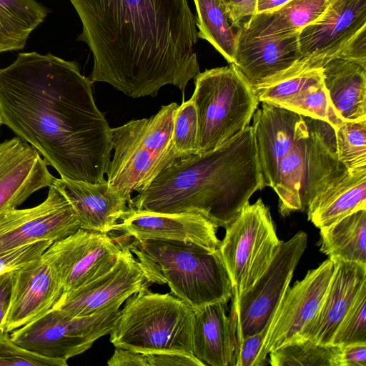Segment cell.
<instances>
[{
  "label": "cell",
  "mask_w": 366,
  "mask_h": 366,
  "mask_svg": "<svg viewBox=\"0 0 366 366\" xmlns=\"http://www.w3.org/2000/svg\"><path fill=\"white\" fill-rule=\"evenodd\" d=\"M92 84L75 61L51 53H19L0 68L3 124L61 178L97 183L111 159L112 128L95 104Z\"/></svg>",
  "instance_id": "cell-1"
},
{
  "label": "cell",
  "mask_w": 366,
  "mask_h": 366,
  "mask_svg": "<svg viewBox=\"0 0 366 366\" xmlns=\"http://www.w3.org/2000/svg\"><path fill=\"white\" fill-rule=\"evenodd\" d=\"M93 56L90 79L132 98L171 84L184 92L200 72L188 0H69Z\"/></svg>",
  "instance_id": "cell-2"
},
{
  "label": "cell",
  "mask_w": 366,
  "mask_h": 366,
  "mask_svg": "<svg viewBox=\"0 0 366 366\" xmlns=\"http://www.w3.org/2000/svg\"><path fill=\"white\" fill-rule=\"evenodd\" d=\"M264 187L249 125L213 150L172 160L132 198L129 207L157 213H197L225 229Z\"/></svg>",
  "instance_id": "cell-3"
},
{
  "label": "cell",
  "mask_w": 366,
  "mask_h": 366,
  "mask_svg": "<svg viewBox=\"0 0 366 366\" xmlns=\"http://www.w3.org/2000/svg\"><path fill=\"white\" fill-rule=\"evenodd\" d=\"M129 239L128 247L147 281L167 284L170 293L194 310L227 303L232 297L231 280L218 249L177 240Z\"/></svg>",
  "instance_id": "cell-4"
},
{
  "label": "cell",
  "mask_w": 366,
  "mask_h": 366,
  "mask_svg": "<svg viewBox=\"0 0 366 366\" xmlns=\"http://www.w3.org/2000/svg\"><path fill=\"white\" fill-rule=\"evenodd\" d=\"M114 322L109 340L115 347L142 353L193 355L194 310L171 293L143 289L129 297Z\"/></svg>",
  "instance_id": "cell-5"
},
{
  "label": "cell",
  "mask_w": 366,
  "mask_h": 366,
  "mask_svg": "<svg viewBox=\"0 0 366 366\" xmlns=\"http://www.w3.org/2000/svg\"><path fill=\"white\" fill-rule=\"evenodd\" d=\"M175 102L149 118L133 119L112 129L114 155L107 167L108 184L129 202L132 193L145 189L176 159L172 148Z\"/></svg>",
  "instance_id": "cell-6"
},
{
  "label": "cell",
  "mask_w": 366,
  "mask_h": 366,
  "mask_svg": "<svg viewBox=\"0 0 366 366\" xmlns=\"http://www.w3.org/2000/svg\"><path fill=\"white\" fill-rule=\"evenodd\" d=\"M347 169L337 158L335 129L306 116V123L282 158L274 187L282 216L307 209Z\"/></svg>",
  "instance_id": "cell-7"
},
{
  "label": "cell",
  "mask_w": 366,
  "mask_h": 366,
  "mask_svg": "<svg viewBox=\"0 0 366 366\" xmlns=\"http://www.w3.org/2000/svg\"><path fill=\"white\" fill-rule=\"evenodd\" d=\"M191 99L198 121L197 153L213 150L243 132L259 103L232 64L199 72Z\"/></svg>",
  "instance_id": "cell-8"
},
{
  "label": "cell",
  "mask_w": 366,
  "mask_h": 366,
  "mask_svg": "<svg viewBox=\"0 0 366 366\" xmlns=\"http://www.w3.org/2000/svg\"><path fill=\"white\" fill-rule=\"evenodd\" d=\"M225 229L218 249L236 301L267 269L282 241L269 209L261 199L247 203Z\"/></svg>",
  "instance_id": "cell-9"
},
{
  "label": "cell",
  "mask_w": 366,
  "mask_h": 366,
  "mask_svg": "<svg viewBox=\"0 0 366 366\" xmlns=\"http://www.w3.org/2000/svg\"><path fill=\"white\" fill-rule=\"evenodd\" d=\"M128 297H121L101 311L86 316L71 317L52 307L13 330L11 338L38 355L67 361L89 350L99 338L110 334L120 307Z\"/></svg>",
  "instance_id": "cell-10"
},
{
  "label": "cell",
  "mask_w": 366,
  "mask_h": 366,
  "mask_svg": "<svg viewBox=\"0 0 366 366\" xmlns=\"http://www.w3.org/2000/svg\"><path fill=\"white\" fill-rule=\"evenodd\" d=\"M307 244V234L303 231L286 242L282 241L264 273L236 301L232 300L237 315V342L269 325L290 287Z\"/></svg>",
  "instance_id": "cell-11"
},
{
  "label": "cell",
  "mask_w": 366,
  "mask_h": 366,
  "mask_svg": "<svg viewBox=\"0 0 366 366\" xmlns=\"http://www.w3.org/2000/svg\"><path fill=\"white\" fill-rule=\"evenodd\" d=\"M123 244L120 236L114 237L80 228L54 242L41 256L54 269L65 293L109 269L122 254Z\"/></svg>",
  "instance_id": "cell-12"
},
{
  "label": "cell",
  "mask_w": 366,
  "mask_h": 366,
  "mask_svg": "<svg viewBox=\"0 0 366 366\" xmlns=\"http://www.w3.org/2000/svg\"><path fill=\"white\" fill-rule=\"evenodd\" d=\"M334 269L335 262L328 258L288 287L268 325L258 358L259 366L268 364L271 351L302 339V330L320 307Z\"/></svg>",
  "instance_id": "cell-13"
},
{
  "label": "cell",
  "mask_w": 366,
  "mask_h": 366,
  "mask_svg": "<svg viewBox=\"0 0 366 366\" xmlns=\"http://www.w3.org/2000/svg\"><path fill=\"white\" fill-rule=\"evenodd\" d=\"M79 229L69 202L51 184L47 197L39 205L0 214V253L39 241L56 242Z\"/></svg>",
  "instance_id": "cell-14"
},
{
  "label": "cell",
  "mask_w": 366,
  "mask_h": 366,
  "mask_svg": "<svg viewBox=\"0 0 366 366\" xmlns=\"http://www.w3.org/2000/svg\"><path fill=\"white\" fill-rule=\"evenodd\" d=\"M121 237L123 249L116 263L91 282L64 293L53 307L71 317L91 315L121 297L149 288L151 284L130 251L126 238Z\"/></svg>",
  "instance_id": "cell-15"
},
{
  "label": "cell",
  "mask_w": 366,
  "mask_h": 366,
  "mask_svg": "<svg viewBox=\"0 0 366 366\" xmlns=\"http://www.w3.org/2000/svg\"><path fill=\"white\" fill-rule=\"evenodd\" d=\"M217 229L214 223L197 213H157L129 207L112 232L125 238L183 241L216 250L221 242Z\"/></svg>",
  "instance_id": "cell-16"
},
{
  "label": "cell",
  "mask_w": 366,
  "mask_h": 366,
  "mask_svg": "<svg viewBox=\"0 0 366 366\" xmlns=\"http://www.w3.org/2000/svg\"><path fill=\"white\" fill-rule=\"evenodd\" d=\"M365 26L366 0H330L322 15L299 32L301 59L325 65Z\"/></svg>",
  "instance_id": "cell-17"
},
{
  "label": "cell",
  "mask_w": 366,
  "mask_h": 366,
  "mask_svg": "<svg viewBox=\"0 0 366 366\" xmlns=\"http://www.w3.org/2000/svg\"><path fill=\"white\" fill-rule=\"evenodd\" d=\"M55 177L38 151L19 137L0 143V214L16 208Z\"/></svg>",
  "instance_id": "cell-18"
},
{
  "label": "cell",
  "mask_w": 366,
  "mask_h": 366,
  "mask_svg": "<svg viewBox=\"0 0 366 366\" xmlns=\"http://www.w3.org/2000/svg\"><path fill=\"white\" fill-rule=\"evenodd\" d=\"M252 118V128L264 187H275L280 162L301 133L306 116L262 102Z\"/></svg>",
  "instance_id": "cell-19"
},
{
  "label": "cell",
  "mask_w": 366,
  "mask_h": 366,
  "mask_svg": "<svg viewBox=\"0 0 366 366\" xmlns=\"http://www.w3.org/2000/svg\"><path fill=\"white\" fill-rule=\"evenodd\" d=\"M16 276L5 332H9L51 309L64 293L51 265L41 256L16 270Z\"/></svg>",
  "instance_id": "cell-20"
},
{
  "label": "cell",
  "mask_w": 366,
  "mask_h": 366,
  "mask_svg": "<svg viewBox=\"0 0 366 366\" xmlns=\"http://www.w3.org/2000/svg\"><path fill=\"white\" fill-rule=\"evenodd\" d=\"M329 287L315 317L301 338L331 344L333 337L358 292L366 285V264L335 260Z\"/></svg>",
  "instance_id": "cell-21"
},
{
  "label": "cell",
  "mask_w": 366,
  "mask_h": 366,
  "mask_svg": "<svg viewBox=\"0 0 366 366\" xmlns=\"http://www.w3.org/2000/svg\"><path fill=\"white\" fill-rule=\"evenodd\" d=\"M233 65L251 86L290 67L302 58L297 33L288 35L249 36L237 31Z\"/></svg>",
  "instance_id": "cell-22"
},
{
  "label": "cell",
  "mask_w": 366,
  "mask_h": 366,
  "mask_svg": "<svg viewBox=\"0 0 366 366\" xmlns=\"http://www.w3.org/2000/svg\"><path fill=\"white\" fill-rule=\"evenodd\" d=\"M52 184L69 202L83 229L112 232L129 209L128 201L110 188L107 179L90 183L60 177L54 178Z\"/></svg>",
  "instance_id": "cell-23"
},
{
  "label": "cell",
  "mask_w": 366,
  "mask_h": 366,
  "mask_svg": "<svg viewBox=\"0 0 366 366\" xmlns=\"http://www.w3.org/2000/svg\"><path fill=\"white\" fill-rule=\"evenodd\" d=\"M216 302L194 310L193 355L204 365L235 366L237 340V315L231 305Z\"/></svg>",
  "instance_id": "cell-24"
},
{
  "label": "cell",
  "mask_w": 366,
  "mask_h": 366,
  "mask_svg": "<svg viewBox=\"0 0 366 366\" xmlns=\"http://www.w3.org/2000/svg\"><path fill=\"white\" fill-rule=\"evenodd\" d=\"M322 81L332 106L343 122L366 120V68L334 59L322 67Z\"/></svg>",
  "instance_id": "cell-25"
},
{
  "label": "cell",
  "mask_w": 366,
  "mask_h": 366,
  "mask_svg": "<svg viewBox=\"0 0 366 366\" xmlns=\"http://www.w3.org/2000/svg\"><path fill=\"white\" fill-rule=\"evenodd\" d=\"M366 209V167L347 170L307 208V217L320 229Z\"/></svg>",
  "instance_id": "cell-26"
},
{
  "label": "cell",
  "mask_w": 366,
  "mask_h": 366,
  "mask_svg": "<svg viewBox=\"0 0 366 366\" xmlns=\"http://www.w3.org/2000/svg\"><path fill=\"white\" fill-rule=\"evenodd\" d=\"M330 0H291L280 8L255 14L238 30L249 36H272L300 32L319 19Z\"/></svg>",
  "instance_id": "cell-27"
},
{
  "label": "cell",
  "mask_w": 366,
  "mask_h": 366,
  "mask_svg": "<svg viewBox=\"0 0 366 366\" xmlns=\"http://www.w3.org/2000/svg\"><path fill=\"white\" fill-rule=\"evenodd\" d=\"M320 252L332 261L366 264V209L320 229Z\"/></svg>",
  "instance_id": "cell-28"
},
{
  "label": "cell",
  "mask_w": 366,
  "mask_h": 366,
  "mask_svg": "<svg viewBox=\"0 0 366 366\" xmlns=\"http://www.w3.org/2000/svg\"><path fill=\"white\" fill-rule=\"evenodd\" d=\"M48 13L36 0H0V54L23 49Z\"/></svg>",
  "instance_id": "cell-29"
},
{
  "label": "cell",
  "mask_w": 366,
  "mask_h": 366,
  "mask_svg": "<svg viewBox=\"0 0 366 366\" xmlns=\"http://www.w3.org/2000/svg\"><path fill=\"white\" fill-rule=\"evenodd\" d=\"M198 38L209 41L223 57L233 64L237 41L232 26L219 0H194Z\"/></svg>",
  "instance_id": "cell-30"
},
{
  "label": "cell",
  "mask_w": 366,
  "mask_h": 366,
  "mask_svg": "<svg viewBox=\"0 0 366 366\" xmlns=\"http://www.w3.org/2000/svg\"><path fill=\"white\" fill-rule=\"evenodd\" d=\"M340 346L320 344L302 338L285 345L268 355L272 366H339Z\"/></svg>",
  "instance_id": "cell-31"
},
{
  "label": "cell",
  "mask_w": 366,
  "mask_h": 366,
  "mask_svg": "<svg viewBox=\"0 0 366 366\" xmlns=\"http://www.w3.org/2000/svg\"><path fill=\"white\" fill-rule=\"evenodd\" d=\"M299 114L323 120L337 129L344 122L335 113L323 81L277 104Z\"/></svg>",
  "instance_id": "cell-32"
},
{
  "label": "cell",
  "mask_w": 366,
  "mask_h": 366,
  "mask_svg": "<svg viewBox=\"0 0 366 366\" xmlns=\"http://www.w3.org/2000/svg\"><path fill=\"white\" fill-rule=\"evenodd\" d=\"M338 160L347 170L366 167V120L344 122L335 129Z\"/></svg>",
  "instance_id": "cell-33"
},
{
  "label": "cell",
  "mask_w": 366,
  "mask_h": 366,
  "mask_svg": "<svg viewBox=\"0 0 366 366\" xmlns=\"http://www.w3.org/2000/svg\"><path fill=\"white\" fill-rule=\"evenodd\" d=\"M172 148L177 158L197 153L198 121L196 108L191 98L178 105L175 110Z\"/></svg>",
  "instance_id": "cell-34"
},
{
  "label": "cell",
  "mask_w": 366,
  "mask_h": 366,
  "mask_svg": "<svg viewBox=\"0 0 366 366\" xmlns=\"http://www.w3.org/2000/svg\"><path fill=\"white\" fill-rule=\"evenodd\" d=\"M355 342H366V285L340 322L331 344L343 346Z\"/></svg>",
  "instance_id": "cell-35"
},
{
  "label": "cell",
  "mask_w": 366,
  "mask_h": 366,
  "mask_svg": "<svg viewBox=\"0 0 366 366\" xmlns=\"http://www.w3.org/2000/svg\"><path fill=\"white\" fill-rule=\"evenodd\" d=\"M63 360L49 358L15 343L7 332L0 334V366H66Z\"/></svg>",
  "instance_id": "cell-36"
},
{
  "label": "cell",
  "mask_w": 366,
  "mask_h": 366,
  "mask_svg": "<svg viewBox=\"0 0 366 366\" xmlns=\"http://www.w3.org/2000/svg\"><path fill=\"white\" fill-rule=\"evenodd\" d=\"M43 240L0 253V274L16 270L39 258L53 243Z\"/></svg>",
  "instance_id": "cell-37"
},
{
  "label": "cell",
  "mask_w": 366,
  "mask_h": 366,
  "mask_svg": "<svg viewBox=\"0 0 366 366\" xmlns=\"http://www.w3.org/2000/svg\"><path fill=\"white\" fill-rule=\"evenodd\" d=\"M267 330L268 325L237 342L235 366H259L258 358Z\"/></svg>",
  "instance_id": "cell-38"
},
{
  "label": "cell",
  "mask_w": 366,
  "mask_h": 366,
  "mask_svg": "<svg viewBox=\"0 0 366 366\" xmlns=\"http://www.w3.org/2000/svg\"><path fill=\"white\" fill-rule=\"evenodd\" d=\"M232 26L237 31L256 14L257 0H219Z\"/></svg>",
  "instance_id": "cell-39"
},
{
  "label": "cell",
  "mask_w": 366,
  "mask_h": 366,
  "mask_svg": "<svg viewBox=\"0 0 366 366\" xmlns=\"http://www.w3.org/2000/svg\"><path fill=\"white\" fill-rule=\"evenodd\" d=\"M366 26L357 31L342 47L335 59L357 63L366 68Z\"/></svg>",
  "instance_id": "cell-40"
},
{
  "label": "cell",
  "mask_w": 366,
  "mask_h": 366,
  "mask_svg": "<svg viewBox=\"0 0 366 366\" xmlns=\"http://www.w3.org/2000/svg\"><path fill=\"white\" fill-rule=\"evenodd\" d=\"M147 366H205L194 356L176 352L146 353Z\"/></svg>",
  "instance_id": "cell-41"
},
{
  "label": "cell",
  "mask_w": 366,
  "mask_h": 366,
  "mask_svg": "<svg viewBox=\"0 0 366 366\" xmlns=\"http://www.w3.org/2000/svg\"><path fill=\"white\" fill-rule=\"evenodd\" d=\"M16 276V270L0 274V334L5 332L6 322L13 298Z\"/></svg>",
  "instance_id": "cell-42"
},
{
  "label": "cell",
  "mask_w": 366,
  "mask_h": 366,
  "mask_svg": "<svg viewBox=\"0 0 366 366\" xmlns=\"http://www.w3.org/2000/svg\"><path fill=\"white\" fill-rule=\"evenodd\" d=\"M339 366H366V342L340 346Z\"/></svg>",
  "instance_id": "cell-43"
},
{
  "label": "cell",
  "mask_w": 366,
  "mask_h": 366,
  "mask_svg": "<svg viewBox=\"0 0 366 366\" xmlns=\"http://www.w3.org/2000/svg\"><path fill=\"white\" fill-rule=\"evenodd\" d=\"M109 366H147L146 353L116 347L107 361Z\"/></svg>",
  "instance_id": "cell-44"
},
{
  "label": "cell",
  "mask_w": 366,
  "mask_h": 366,
  "mask_svg": "<svg viewBox=\"0 0 366 366\" xmlns=\"http://www.w3.org/2000/svg\"><path fill=\"white\" fill-rule=\"evenodd\" d=\"M290 1L291 0H257L256 14L274 11Z\"/></svg>",
  "instance_id": "cell-45"
},
{
  "label": "cell",
  "mask_w": 366,
  "mask_h": 366,
  "mask_svg": "<svg viewBox=\"0 0 366 366\" xmlns=\"http://www.w3.org/2000/svg\"><path fill=\"white\" fill-rule=\"evenodd\" d=\"M3 124V121H2V118L1 117V114H0V127Z\"/></svg>",
  "instance_id": "cell-46"
}]
</instances>
